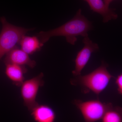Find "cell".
<instances>
[{
  "instance_id": "1",
  "label": "cell",
  "mask_w": 122,
  "mask_h": 122,
  "mask_svg": "<svg viewBox=\"0 0 122 122\" xmlns=\"http://www.w3.org/2000/svg\"><path fill=\"white\" fill-rule=\"evenodd\" d=\"M93 28L91 22L82 14L81 9H80L74 17L65 24L54 29L46 32L41 31L37 36L44 44L51 37L63 36L66 37L68 43L74 45L77 41L78 36L84 37L88 36L87 33Z\"/></svg>"
},
{
  "instance_id": "2",
  "label": "cell",
  "mask_w": 122,
  "mask_h": 122,
  "mask_svg": "<svg viewBox=\"0 0 122 122\" xmlns=\"http://www.w3.org/2000/svg\"><path fill=\"white\" fill-rule=\"evenodd\" d=\"M107 65L104 62L91 73L76 76L71 81L72 85L81 87L84 93L92 91L98 96L107 87L113 76L108 71Z\"/></svg>"
},
{
  "instance_id": "3",
  "label": "cell",
  "mask_w": 122,
  "mask_h": 122,
  "mask_svg": "<svg viewBox=\"0 0 122 122\" xmlns=\"http://www.w3.org/2000/svg\"><path fill=\"white\" fill-rule=\"evenodd\" d=\"M2 29L0 34V59L17 47L22 37L33 29H26L10 24L5 17L1 18Z\"/></svg>"
},
{
  "instance_id": "4",
  "label": "cell",
  "mask_w": 122,
  "mask_h": 122,
  "mask_svg": "<svg viewBox=\"0 0 122 122\" xmlns=\"http://www.w3.org/2000/svg\"><path fill=\"white\" fill-rule=\"evenodd\" d=\"M73 103L81 112L85 122L101 120L107 111L113 106L111 103L103 102L98 99L85 101L75 99Z\"/></svg>"
},
{
  "instance_id": "5",
  "label": "cell",
  "mask_w": 122,
  "mask_h": 122,
  "mask_svg": "<svg viewBox=\"0 0 122 122\" xmlns=\"http://www.w3.org/2000/svg\"><path fill=\"white\" fill-rule=\"evenodd\" d=\"M44 74L24 81L21 86L20 93L24 105L30 112L38 103L36 101L38 91L44 85Z\"/></svg>"
},
{
  "instance_id": "6",
  "label": "cell",
  "mask_w": 122,
  "mask_h": 122,
  "mask_svg": "<svg viewBox=\"0 0 122 122\" xmlns=\"http://www.w3.org/2000/svg\"><path fill=\"white\" fill-rule=\"evenodd\" d=\"M82 42L84 46L77 54L75 61V67L72 72L75 76L81 75V72L88 63L92 54L99 50L98 44L93 42L88 36L83 37Z\"/></svg>"
},
{
  "instance_id": "7",
  "label": "cell",
  "mask_w": 122,
  "mask_h": 122,
  "mask_svg": "<svg viewBox=\"0 0 122 122\" xmlns=\"http://www.w3.org/2000/svg\"><path fill=\"white\" fill-rule=\"evenodd\" d=\"M4 62L5 65L14 64L22 66L27 65L31 68H34L36 64L35 61L30 59L28 54L17 47L6 55Z\"/></svg>"
},
{
  "instance_id": "8",
  "label": "cell",
  "mask_w": 122,
  "mask_h": 122,
  "mask_svg": "<svg viewBox=\"0 0 122 122\" xmlns=\"http://www.w3.org/2000/svg\"><path fill=\"white\" fill-rule=\"evenodd\" d=\"M89 5L92 11L102 16L103 21L107 23L112 20H116L118 15L112 9L107 7L102 0H82Z\"/></svg>"
},
{
  "instance_id": "9",
  "label": "cell",
  "mask_w": 122,
  "mask_h": 122,
  "mask_svg": "<svg viewBox=\"0 0 122 122\" xmlns=\"http://www.w3.org/2000/svg\"><path fill=\"white\" fill-rule=\"evenodd\" d=\"M30 112L36 122H54L56 119L54 110L47 105L38 104Z\"/></svg>"
},
{
  "instance_id": "10",
  "label": "cell",
  "mask_w": 122,
  "mask_h": 122,
  "mask_svg": "<svg viewBox=\"0 0 122 122\" xmlns=\"http://www.w3.org/2000/svg\"><path fill=\"white\" fill-rule=\"evenodd\" d=\"M5 66V74L7 77L14 85L20 86L25 81L24 75L27 72L25 66L11 64H7Z\"/></svg>"
},
{
  "instance_id": "11",
  "label": "cell",
  "mask_w": 122,
  "mask_h": 122,
  "mask_svg": "<svg viewBox=\"0 0 122 122\" xmlns=\"http://www.w3.org/2000/svg\"><path fill=\"white\" fill-rule=\"evenodd\" d=\"M19 44L21 49L29 55L40 50L44 45L37 36H28L25 35L22 37Z\"/></svg>"
},
{
  "instance_id": "12",
  "label": "cell",
  "mask_w": 122,
  "mask_h": 122,
  "mask_svg": "<svg viewBox=\"0 0 122 122\" xmlns=\"http://www.w3.org/2000/svg\"><path fill=\"white\" fill-rule=\"evenodd\" d=\"M102 122H122V107L112 106L106 112Z\"/></svg>"
},
{
  "instance_id": "13",
  "label": "cell",
  "mask_w": 122,
  "mask_h": 122,
  "mask_svg": "<svg viewBox=\"0 0 122 122\" xmlns=\"http://www.w3.org/2000/svg\"><path fill=\"white\" fill-rule=\"evenodd\" d=\"M118 93L122 95V73L118 75L115 80Z\"/></svg>"
},
{
  "instance_id": "14",
  "label": "cell",
  "mask_w": 122,
  "mask_h": 122,
  "mask_svg": "<svg viewBox=\"0 0 122 122\" xmlns=\"http://www.w3.org/2000/svg\"><path fill=\"white\" fill-rule=\"evenodd\" d=\"M113 0H103V1L107 7L109 8V5H110V4Z\"/></svg>"
}]
</instances>
